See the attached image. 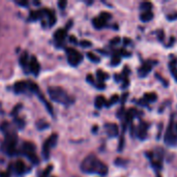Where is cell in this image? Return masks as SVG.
<instances>
[{
  "mask_svg": "<svg viewBox=\"0 0 177 177\" xmlns=\"http://www.w3.org/2000/svg\"><path fill=\"white\" fill-rule=\"evenodd\" d=\"M81 170L88 174L96 173L101 176H105L108 173V167L94 155H88L83 161L81 164Z\"/></svg>",
  "mask_w": 177,
  "mask_h": 177,
  "instance_id": "cell-1",
  "label": "cell"
},
{
  "mask_svg": "<svg viewBox=\"0 0 177 177\" xmlns=\"http://www.w3.org/2000/svg\"><path fill=\"white\" fill-rule=\"evenodd\" d=\"M48 93L52 101L62 104V105H71L73 101H74L72 96L69 95V93L61 87H58V86L49 87Z\"/></svg>",
  "mask_w": 177,
  "mask_h": 177,
  "instance_id": "cell-2",
  "label": "cell"
},
{
  "mask_svg": "<svg viewBox=\"0 0 177 177\" xmlns=\"http://www.w3.org/2000/svg\"><path fill=\"white\" fill-rule=\"evenodd\" d=\"M18 142V136L15 133H9L5 136V139L2 143V151L9 155H14L16 153V145Z\"/></svg>",
  "mask_w": 177,
  "mask_h": 177,
  "instance_id": "cell-3",
  "label": "cell"
},
{
  "mask_svg": "<svg viewBox=\"0 0 177 177\" xmlns=\"http://www.w3.org/2000/svg\"><path fill=\"white\" fill-rule=\"evenodd\" d=\"M177 141V120H176V114H173L171 117V120L169 122L168 129L165 135V142L168 145L176 144Z\"/></svg>",
  "mask_w": 177,
  "mask_h": 177,
  "instance_id": "cell-4",
  "label": "cell"
},
{
  "mask_svg": "<svg viewBox=\"0 0 177 177\" xmlns=\"http://www.w3.org/2000/svg\"><path fill=\"white\" fill-rule=\"evenodd\" d=\"M22 152L26 155V158L32 164H38V158L35 152V146L31 142H24L22 145Z\"/></svg>",
  "mask_w": 177,
  "mask_h": 177,
  "instance_id": "cell-5",
  "label": "cell"
},
{
  "mask_svg": "<svg viewBox=\"0 0 177 177\" xmlns=\"http://www.w3.org/2000/svg\"><path fill=\"white\" fill-rule=\"evenodd\" d=\"M57 140H58V136L57 134H52L48 139L46 140L45 143L43 145V150H41V153H43V157L45 160H48L50 158V153L52 148L56 145Z\"/></svg>",
  "mask_w": 177,
  "mask_h": 177,
  "instance_id": "cell-6",
  "label": "cell"
},
{
  "mask_svg": "<svg viewBox=\"0 0 177 177\" xmlns=\"http://www.w3.org/2000/svg\"><path fill=\"white\" fill-rule=\"evenodd\" d=\"M65 52L67 55V62H69L72 66H77L82 62L83 56L80 52H78L77 50H75V49H73V48H67Z\"/></svg>",
  "mask_w": 177,
  "mask_h": 177,
  "instance_id": "cell-7",
  "label": "cell"
},
{
  "mask_svg": "<svg viewBox=\"0 0 177 177\" xmlns=\"http://www.w3.org/2000/svg\"><path fill=\"white\" fill-rule=\"evenodd\" d=\"M29 71L34 75L35 77L38 76L40 74V71H41V66H40V63H38L37 59H36L35 56H32L29 60V66H28Z\"/></svg>",
  "mask_w": 177,
  "mask_h": 177,
  "instance_id": "cell-8",
  "label": "cell"
},
{
  "mask_svg": "<svg viewBox=\"0 0 177 177\" xmlns=\"http://www.w3.org/2000/svg\"><path fill=\"white\" fill-rule=\"evenodd\" d=\"M105 129L107 131V134H108L109 137H116L118 135V126L115 123H107L105 126Z\"/></svg>",
  "mask_w": 177,
  "mask_h": 177,
  "instance_id": "cell-9",
  "label": "cell"
},
{
  "mask_svg": "<svg viewBox=\"0 0 177 177\" xmlns=\"http://www.w3.org/2000/svg\"><path fill=\"white\" fill-rule=\"evenodd\" d=\"M147 123H144V122H142L141 124L139 126L137 129V136L138 138H140V139H145L147 136Z\"/></svg>",
  "mask_w": 177,
  "mask_h": 177,
  "instance_id": "cell-10",
  "label": "cell"
},
{
  "mask_svg": "<svg viewBox=\"0 0 177 177\" xmlns=\"http://www.w3.org/2000/svg\"><path fill=\"white\" fill-rule=\"evenodd\" d=\"M66 37V30L65 29H60L56 30L55 33H54V38H55V41L57 43H63V41L65 40Z\"/></svg>",
  "mask_w": 177,
  "mask_h": 177,
  "instance_id": "cell-11",
  "label": "cell"
},
{
  "mask_svg": "<svg viewBox=\"0 0 177 177\" xmlns=\"http://www.w3.org/2000/svg\"><path fill=\"white\" fill-rule=\"evenodd\" d=\"M19 62L21 64V66L23 69H26V67L29 66V55H28V52H23L20 56V59H19Z\"/></svg>",
  "mask_w": 177,
  "mask_h": 177,
  "instance_id": "cell-12",
  "label": "cell"
},
{
  "mask_svg": "<svg viewBox=\"0 0 177 177\" xmlns=\"http://www.w3.org/2000/svg\"><path fill=\"white\" fill-rule=\"evenodd\" d=\"M26 88H28V82L19 81V82L15 83V85H14V90L16 93L23 92V91H25Z\"/></svg>",
  "mask_w": 177,
  "mask_h": 177,
  "instance_id": "cell-13",
  "label": "cell"
},
{
  "mask_svg": "<svg viewBox=\"0 0 177 177\" xmlns=\"http://www.w3.org/2000/svg\"><path fill=\"white\" fill-rule=\"evenodd\" d=\"M36 94H37V96L40 97V100L44 103V105L46 106V108H47V110H48L49 113H50L51 115L53 116V115H54V112H53V107H52L51 104L49 103L48 101H46V97H45V96H44L43 94H41V91H37V92H36Z\"/></svg>",
  "mask_w": 177,
  "mask_h": 177,
  "instance_id": "cell-14",
  "label": "cell"
},
{
  "mask_svg": "<svg viewBox=\"0 0 177 177\" xmlns=\"http://www.w3.org/2000/svg\"><path fill=\"white\" fill-rule=\"evenodd\" d=\"M152 66L150 65V64L148 63H144L143 65L140 67L139 71H138V73H139V76L140 77H146L148 74L150 73V71H151Z\"/></svg>",
  "mask_w": 177,
  "mask_h": 177,
  "instance_id": "cell-15",
  "label": "cell"
},
{
  "mask_svg": "<svg viewBox=\"0 0 177 177\" xmlns=\"http://www.w3.org/2000/svg\"><path fill=\"white\" fill-rule=\"evenodd\" d=\"M15 171L18 175H22V174L25 172V164L23 161L18 160L17 162L15 163Z\"/></svg>",
  "mask_w": 177,
  "mask_h": 177,
  "instance_id": "cell-16",
  "label": "cell"
},
{
  "mask_svg": "<svg viewBox=\"0 0 177 177\" xmlns=\"http://www.w3.org/2000/svg\"><path fill=\"white\" fill-rule=\"evenodd\" d=\"M106 21L104 19H101V17H97V18H94V19L92 20V24L93 26L96 28V29H101V28L105 27L106 26Z\"/></svg>",
  "mask_w": 177,
  "mask_h": 177,
  "instance_id": "cell-17",
  "label": "cell"
},
{
  "mask_svg": "<svg viewBox=\"0 0 177 177\" xmlns=\"http://www.w3.org/2000/svg\"><path fill=\"white\" fill-rule=\"evenodd\" d=\"M107 104V101H106V98L104 97L103 95H100V96H97V97L95 98V101H94V105L95 107L97 109H101L104 106H105Z\"/></svg>",
  "mask_w": 177,
  "mask_h": 177,
  "instance_id": "cell-18",
  "label": "cell"
},
{
  "mask_svg": "<svg viewBox=\"0 0 177 177\" xmlns=\"http://www.w3.org/2000/svg\"><path fill=\"white\" fill-rule=\"evenodd\" d=\"M153 18V14L151 10H149V12H144L143 14H141L140 16V20L142 21V22H149L150 20H152Z\"/></svg>",
  "mask_w": 177,
  "mask_h": 177,
  "instance_id": "cell-19",
  "label": "cell"
},
{
  "mask_svg": "<svg viewBox=\"0 0 177 177\" xmlns=\"http://www.w3.org/2000/svg\"><path fill=\"white\" fill-rule=\"evenodd\" d=\"M43 12L41 10H33V12H30L29 14V21H36L43 16Z\"/></svg>",
  "mask_w": 177,
  "mask_h": 177,
  "instance_id": "cell-20",
  "label": "cell"
},
{
  "mask_svg": "<svg viewBox=\"0 0 177 177\" xmlns=\"http://www.w3.org/2000/svg\"><path fill=\"white\" fill-rule=\"evenodd\" d=\"M158 98V96L155 93L153 92H149V93H145L144 95V101H146V103H151V101H155Z\"/></svg>",
  "mask_w": 177,
  "mask_h": 177,
  "instance_id": "cell-21",
  "label": "cell"
},
{
  "mask_svg": "<svg viewBox=\"0 0 177 177\" xmlns=\"http://www.w3.org/2000/svg\"><path fill=\"white\" fill-rule=\"evenodd\" d=\"M169 69H170L171 73H172L174 79L177 82V67H176V60H173L172 62L169 63Z\"/></svg>",
  "mask_w": 177,
  "mask_h": 177,
  "instance_id": "cell-22",
  "label": "cell"
},
{
  "mask_svg": "<svg viewBox=\"0 0 177 177\" xmlns=\"http://www.w3.org/2000/svg\"><path fill=\"white\" fill-rule=\"evenodd\" d=\"M45 12H47L49 16V24H50V26H53L54 24H55L56 22V18H55V15H54V12H52V10H49V9H45Z\"/></svg>",
  "mask_w": 177,
  "mask_h": 177,
  "instance_id": "cell-23",
  "label": "cell"
},
{
  "mask_svg": "<svg viewBox=\"0 0 177 177\" xmlns=\"http://www.w3.org/2000/svg\"><path fill=\"white\" fill-rule=\"evenodd\" d=\"M119 63H120V54H119V52H116V53H114L113 57H112L111 65L116 66V65H118Z\"/></svg>",
  "mask_w": 177,
  "mask_h": 177,
  "instance_id": "cell-24",
  "label": "cell"
},
{
  "mask_svg": "<svg viewBox=\"0 0 177 177\" xmlns=\"http://www.w3.org/2000/svg\"><path fill=\"white\" fill-rule=\"evenodd\" d=\"M96 75H97V79L100 80L101 83H104V81L109 78V75L106 74V73H104L103 71H97L96 72Z\"/></svg>",
  "mask_w": 177,
  "mask_h": 177,
  "instance_id": "cell-25",
  "label": "cell"
},
{
  "mask_svg": "<svg viewBox=\"0 0 177 177\" xmlns=\"http://www.w3.org/2000/svg\"><path fill=\"white\" fill-rule=\"evenodd\" d=\"M87 57H88V59H89L90 61L94 62V63H98V62L101 61V58H100V57L96 56L95 54L91 53V52H88V53H87Z\"/></svg>",
  "mask_w": 177,
  "mask_h": 177,
  "instance_id": "cell-26",
  "label": "cell"
},
{
  "mask_svg": "<svg viewBox=\"0 0 177 177\" xmlns=\"http://www.w3.org/2000/svg\"><path fill=\"white\" fill-rule=\"evenodd\" d=\"M140 7H141L143 10H145V12H149V10H151L152 9V4L150 3V2H142Z\"/></svg>",
  "mask_w": 177,
  "mask_h": 177,
  "instance_id": "cell-27",
  "label": "cell"
},
{
  "mask_svg": "<svg viewBox=\"0 0 177 177\" xmlns=\"http://www.w3.org/2000/svg\"><path fill=\"white\" fill-rule=\"evenodd\" d=\"M52 169H53V166L52 165H49L48 167H47L45 170L43 171V173H41V177H48L49 176V174H50V172L52 171Z\"/></svg>",
  "mask_w": 177,
  "mask_h": 177,
  "instance_id": "cell-28",
  "label": "cell"
},
{
  "mask_svg": "<svg viewBox=\"0 0 177 177\" xmlns=\"http://www.w3.org/2000/svg\"><path fill=\"white\" fill-rule=\"evenodd\" d=\"M118 101H119V96H118V95H113V96L111 97V100L106 104V106H107V107H110L111 105H114L115 103H117Z\"/></svg>",
  "mask_w": 177,
  "mask_h": 177,
  "instance_id": "cell-29",
  "label": "cell"
},
{
  "mask_svg": "<svg viewBox=\"0 0 177 177\" xmlns=\"http://www.w3.org/2000/svg\"><path fill=\"white\" fill-rule=\"evenodd\" d=\"M15 122L17 123V126L19 127V129H23L25 126V122L23 120L22 118H19V117L17 116V118H15Z\"/></svg>",
  "mask_w": 177,
  "mask_h": 177,
  "instance_id": "cell-30",
  "label": "cell"
},
{
  "mask_svg": "<svg viewBox=\"0 0 177 177\" xmlns=\"http://www.w3.org/2000/svg\"><path fill=\"white\" fill-rule=\"evenodd\" d=\"M21 108H22V104H19V105H17L14 108V110L12 111V115L14 116V117H16L18 115V113H19V111L21 110Z\"/></svg>",
  "mask_w": 177,
  "mask_h": 177,
  "instance_id": "cell-31",
  "label": "cell"
},
{
  "mask_svg": "<svg viewBox=\"0 0 177 177\" xmlns=\"http://www.w3.org/2000/svg\"><path fill=\"white\" fill-rule=\"evenodd\" d=\"M100 17L101 18V19H104L107 22L108 20L111 19V15L109 14V12H101V14L100 15Z\"/></svg>",
  "mask_w": 177,
  "mask_h": 177,
  "instance_id": "cell-32",
  "label": "cell"
},
{
  "mask_svg": "<svg viewBox=\"0 0 177 177\" xmlns=\"http://www.w3.org/2000/svg\"><path fill=\"white\" fill-rule=\"evenodd\" d=\"M66 5H67L66 0H61V1H59V2H58V6L60 7L61 9H65Z\"/></svg>",
  "mask_w": 177,
  "mask_h": 177,
  "instance_id": "cell-33",
  "label": "cell"
},
{
  "mask_svg": "<svg viewBox=\"0 0 177 177\" xmlns=\"http://www.w3.org/2000/svg\"><path fill=\"white\" fill-rule=\"evenodd\" d=\"M80 45H81L83 48H88V47H91V43L89 41H82L81 43H80Z\"/></svg>",
  "mask_w": 177,
  "mask_h": 177,
  "instance_id": "cell-34",
  "label": "cell"
},
{
  "mask_svg": "<svg viewBox=\"0 0 177 177\" xmlns=\"http://www.w3.org/2000/svg\"><path fill=\"white\" fill-rule=\"evenodd\" d=\"M16 3H17L18 5H21V6H28V1L27 0H22V1H16Z\"/></svg>",
  "mask_w": 177,
  "mask_h": 177,
  "instance_id": "cell-35",
  "label": "cell"
},
{
  "mask_svg": "<svg viewBox=\"0 0 177 177\" xmlns=\"http://www.w3.org/2000/svg\"><path fill=\"white\" fill-rule=\"evenodd\" d=\"M86 80H87L88 82L90 83V84H94V79H93L92 75H87V78H86Z\"/></svg>",
  "mask_w": 177,
  "mask_h": 177,
  "instance_id": "cell-36",
  "label": "cell"
},
{
  "mask_svg": "<svg viewBox=\"0 0 177 177\" xmlns=\"http://www.w3.org/2000/svg\"><path fill=\"white\" fill-rule=\"evenodd\" d=\"M119 41H120V37H118V36H117V37L113 38V40L111 41V44H112V45H116V44H118Z\"/></svg>",
  "mask_w": 177,
  "mask_h": 177,
  "instance_id": "cell-37",
  "label": "cell"
},
{
  "mask_svg": "<svg viewBox=\"0 0 177 177\" xmlns=\"http://www.w3.org/2000/svg\"><path fill=\"white\" fill-rule=\"evenodd\" d=\"M0 177H10L9 171H6V172H0Z\"/></svg>",
  "mask_w": 177,
  "mask_h": 177,
  "instance_id": "cell-38",
  "label": "cell"
},
{
  "mask_svg": "<svg viewBox=\"0 0 177 177\" xmlns=\"http://www.w3.org/2000/svg\"><path fill=\"white\" fill-rule=\"evenodd\" d=\"M158 40H160L161 41H164V32L163 31H158Z\"/></svg>",
  "mask_w": 177,
  "mask_h": 177,
  "instance_id": "cell-39",
  "label": "cell"
},
{
  "mask_svg": "<svg viewBox=\"0 0 177 177\" xmlns=\"http://www.w3.org/2000/svg\"><path fill=\"white\" fill-rule=\"evenodd\" d=\"M175 19H177V14L169 15V16H168V20H175Z\"/></svg>",
  "mask_w": 177,
  "mask_h": 177,
  "instance_id": "cell-40",
  "label": "cell"
},
{
  "mask_svg": "<svg viewBox=\"0 0 177 177\" xmlns=\"http://www.w3.org/2000/svg\"><path fill=\"white\" fill-rule=\"evenodd\" d=\"M96 86H97V88H100V89H104V88H105V84L100 82V84H97Z\"/></svg>",
  "mask_w": 177,
  "mask_h": 177,
  "instance_id": "cell-41",
  "label": "cell"
},
{
  "mask_svg": "<svg viewBox=\"0 0 177 177\" xmlns=\"http://www.w3.org/2000/svg\"><path fill=\"white\" fill-rule=\"evenodd\" d=\"M69 41H71V43H76L77 38L75 37V36H71V38H69Z\"/></svg>",
  "mask_w": 177,
  "mask_h": 177,
  "instance_id": "cell-42",
  "label": "cell"
},
{
  "mask_svg": "<svg viewBox=\"0 0 177 177\" xmlns=\"http://www.w3.org/2000/svg\"><path fill=\"white\" fill-rule=\"evenodd\" d=\"M72 21H69V23H67V26H66V29H69V28H71L72 27Z\"/></svg>",
  "mask_w": 177,
  "mask_h": 177,
  "instance_id": "cell-43",
  "label": "cell"
},
{
  "mask_svg": "<svg viewBox=\"0 0 177 177\" xmlns=\"http://www.w3.org/2000/svg\"><path fill=\"white\" fill-rule=\"evenodd\" d=\"M129 40H127V38H124V44H126V45H127V44H129Z\"/></svg>",
  "mask_w": 177,
  "mask_h": 177,
  "instance_id": "cell-44",
  "label": "cell"
},
{
  "mask_svg": "<svg viewBox=\"0 0 177 177\" xmlns=\"http://www.w3.org/2000/svg\"><path fill=\"white\" fill-rule=\"evenodd\" d=\"M96 129H97V127H96V126H94V127H93V132H95Z\"/></svg>",
  "mask_w": 177,
  "mask_h": 177,
  "instance_id": "cell-45",
  "label": "cell"
},
{
  "mask_svg": "<svg viewBox=\"0 0 177 177\" xmlns=\"http://www.w3.org/2000/svg\"><path fill=\"white\" fill-rule=\"evenodd\" d=\"M53 177H55V176H53Z\"/></svg>",
  "mask_w": 177,
  "mask_h": 177,
  "instance_id": "cell-46",
  "label": "cell"
}]
</instances>
